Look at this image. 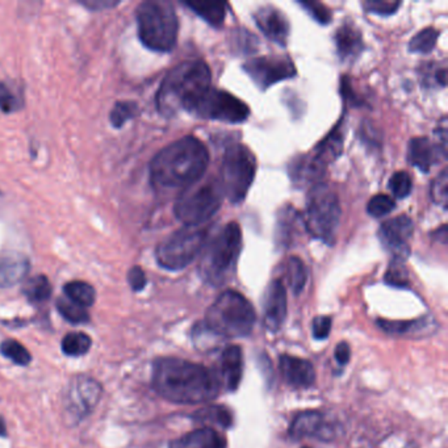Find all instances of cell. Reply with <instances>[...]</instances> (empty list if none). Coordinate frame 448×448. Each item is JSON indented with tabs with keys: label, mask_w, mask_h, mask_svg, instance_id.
Segmentation results:
<instances>
[{
	"label": "cell",
	"mask_w": 448,
	"mask_h": 448,
	"mask_svg": "<svg viewBox=\"0 0 448 448\" xmlns=\"http://www.w3.org/2000/svg\"><path fill=\"white\" fill-rule=\"evenodd\" d=\"M153 387L170 403L199 405L219 397L221 381L205 366L184 359L161 358L153 366Z\"/></svg>",
	"instance_id": "obj_1"
},
{
	"label": "cell",
	"mask_w": 448,
	"mask_h": 448,
	"mask_svg": "<svg viewBox=\"0 0 448 448\" xmlns=\"http://www.w3.org/2000/svg\"><path fill=\"white\" fill-rule=\"evenodd\" d=\"M210 153L196 137L187 135L161 150L150 164V178L155 187L179 190L203 178Z\"/></svg>",
	"instance_id": "obj_2"
},
{
	"label": "cell",
	"mask_w": 448,
	"mask_h": 448,
	"mask_svg": "<svg viewBox=\"0 0 448 448\" xmlns=\"http://www.w3.org/2000/svg\"><path fill=\"white\" fill-rule=\"evenodd\" d=\"M212 73L204 60H187L166 75L158 93V111L171 117L181 111L192 113L203 95L210 89Z\"/></svg>",
	"instance_id": "obj_3"
},
{
	"label": "cell",
	"mask_w": 448,
	"mask_h": 448,
	"mask_svg": "<svg viewBox=\"0 0 448 448\" xmlns=\"http://www.w3.org/2000/svg\"><path fill=\"white\" fill-rule=\"evenodd\" d=\"M254 306L236 291H225L205 313L204 326L217 338H242L254 329Z\"/></svg>",
	"instance_id": "obj_4"
},
{
	"label": "cell",
	"mask_w": 448,
	"mask_h": 448,
	"mask_svg": "<svg viewBox=\"0 0 448 448\" xmlns=\"http://www.w3.org/2000/svg\"><path fill=\"white\" fill-rule=\"evenodd\" d=\"M138 37L153 52L168 53L178 41L179 21L175 8L167 0H148L137 8Z\"/></svg>",
	"instance_id": "obj_5"
},
{
	"label": "cell",
	"mask_w": 448,
	"mask_h": 448,
	"mask_svg": "<svg viewBox=\"0 0 448 448\" xmlns=\"http://www.w3.org/2000/svg\"><path fill=\"white\" fill-rule=\"evenodd\" d=\"M242 249V232L237 223H230L207 242L199 265L201 279L212 287H221L230 280Z\"/></svg>",
	"instance_id": "obj_6"
},
{
	"label": "cell",
	"mask_w": 448,
	"mask_h": 448,
	"mask_svg": "<svg viewBox=\"0 0 448 448\" xmlns=\"http://www.w3.org/2000/svg\"><path fill=\"white\" fill-rule=\"evenodd\" d=\"M342 210L339 199L329 186L317 183L308 196L304 225L306 230L328 245L337 238Z\"/></svg>",
	"instance_id": "obj_7"
},
{
	"label": "cell",
	"mask_w": 448,
	"mask_h": 448,
	"mask_svg": "<svg viewBox=\"0 0 448 448\" xmlns=\"http://www.w3.org/2000/svg\"><path fill=\"white\" fill-rule=\"evenodd\" d=\"M223 197L224 194L217 180L200 179L183 190L174 205V213L186 226H201L220 210Z\"/></svg>",
	"instance_id": "obj_8"
},
{
	"label": "cell",
	"mask_w": 448,
	"mask_h": 448,
	"mask_svg": "<svg viewBox=\"0 0 448 448\" xmlns=\"http://www.w3.org/2000/svg\"><path fill=\"white\" fill-rule=\"evenodd\" d=\"M208 234V229L203 226H184L177 230L158 245L155 250L158 265L168 271L186 269L203 253Z\"/></svg>",
	"instance_id": "obj_9"
},
{
	"label": "cell",
	"mask_w": 448,
	"mask_h": 448,
	"mask_svg": "<svg viewBox=\"0 0 448 448\" xmlns=\"http://www.w3.org/2000/svg\"><path fill=\"white\" fill-rule=\"evenodd\" d=\"M256 172L253 151L242 144L227 148L221 166V190L230 203L239 204L249 192Z\"/></svg>",
	"instance_id": "obj_10"
},
{
	"label": "cell",
	"mask_w": 448,
	"mask_h": 448,
	"mask_svg": "<svg viewBox=\"0 0 448 448\" xmlns=\"http://www.w3.org/2000/svg\"><path fill=\"white\" fill-rule=\"evenodd\" d=\"M191 115L200 119L238 124L247 120L250 109L246 103L230 92L210 87L196 104Z\"/></svg>",
	"instance_id": "obj_11"
},
{
	"label": "cell",
	"mask_w": 448,
	"mask_h": 448,
	"mask_svg": "<svg viewBox=\"0 0 448 448\" xmlns=\"http://www.w3.org/2000/svg\"><path fill=\"white\" fill-rule=\"evenodd\" d=\"M103 388L99 381L86 374L71 380L65 394V413L73 423L89 417L100 401Z\"/></svg>",
	"instance_id": "obj_12"
},
{
	"label": "cell",
	"mask_w": 448,
	"mask_h": 448,
	"mask_svg": "<svg viewBox=\"0 0 448 448\" xmlns=\"http://www.w3.org/2000/svg\"><path fill=\"white\" fill-rule=\"evenodd\" d=\"M243 70L262 90H266L272 85L296 75V67L293 62L283 56L256 57L247 60L243 65Z\"/></svg>",
	"instance_id": "obj_13"
},
{
	"label": "cell",
	"mask_w": 448,
	"mask_h": 448,
	"mask_svg": "<svg viewBox=\"0 0 448 448\" xmlns=\"http://www.w3.org/2000/svg\"><path fill=\"white\" fill-rule=\"evenodd\" d=\"M414 225L409 216L401 214L385 221L379 229V238L383 246L394 255V259L405 260L409 253V240L413 236Z\"/></svg>",
	"instance_id": "obj_14"
},
{
	"label": "cell",
	"mask_w": 448,
	"mask_h": 448,
	"mask_svg": "<svg viewBox=\"0 0 448 448\" xmlns=\"http://www.w3.org/2000/svg\"><path fill=\"white\" fill-rule=\"evenodd\" d=\"M265 328L276 333L282 329L287 317V289L282 280H273L269 284L263 304Z\"/></svg>",
	"instance_id": "obj_15"
},
{
	"label": "cell",
	"mask_w": 448,
	"mask_h": 448,
	"mask_svg": "<svg viewBox=\"0 0 448 448\" xmlns=\"http://www.w3.org/2000/svg\"><path fill=\"white\" fill-rule=\"evenodd\" d=\"M254 17L258 28L269 40L278 45H287L289 37V21L280 10L266 5L259 8Z\"/></svg>",
	"instance_id": "obj_16"
},
{
	"label": "cell",
	"mask_w": 448,
	"mask_h": 448,
	"mask_svg": "<svg viewBox=\"0 0 448 448\" xmlns=\"http://www.w3.org/2000/svg\"><path fill=\"white\" fill-rule=\"evenodd\" d=\"M288 433L295 440L304 438H333V432L324 416L314 410H306L298 414L292 421Z\"/></svg>",
	"instance_id": "obj_17"
},
{
	"label": "cell",
	"mask_w": 448,
	"mask_h": 448,
	"mask_svg": "<svg viewBox=\"0 0 448 448\" xmlns=\"http://www.w3.org/2000/svg\"><path fill=\"white\" fill-rule=\"evenodd\" d=\"M279 370L287 384L295 388H311L315 383V371L309 360L291 355L279 358Z\"/></svg>",
	"instance_id": "obj_18"
},
{
	"label": "cell",
	"mask_w": 448,
	"mask_h": 448,
	"mask_svg": "<svg viewBox=\"0 0 448 448\" xmlns=\"http://www.w3.org/2000/svg\"><path fill=\"white\" fill-rule=\"evenodd\" d=\"M243 374V355L239 346L226 347L221 355V374L220 381L227 392L238 389Z\"/></svg>",
	"instance_id": "obj_19"
},
{
	"label": "cell",
	"mask_w": 448,
	"mask_h": 448,
	"mask_svg": "<svg viewBox=\"0 0 448 448\" xmlns=\"http://www.w3.org/2000/svg\"><path fill=\"white\" fill-rule=\"evenodd\" d=\"M30 272V260L25 255L7 253L0 255V288H10L23 282Z\"/></svg>",
	"instance_id": "obj_20"
},
{
	"label": "cell",
	"mask_w": 448,
	"mask_h": 448,
	"mask_svg": "<svg viewBox=\"0 0 448 448\" xmlns=\"http://www.w3.org/2000/svg\"><path fill=\"white\" fill-rule=\"evenodd\" d=\"M335 45L342 60H355L364 49L360 30L351 23H344L335 33Z\"/></svg>",
	"instance_id": "obj_21"
},
{
	"label": "cell",
	"mask_w": 448,
	"mask_h": 448,
	"mask_svg": "<svg viewBox=\"0 0 448 448\" xmlns=\"http://www.w3.org/2000/svg\"><path fill=\"white\" fill-rule=\"evenodd\" d=\"M436 158H442L433 142L426 137L412 138L407 148V159L422 172H429Z\"/></svg>",
	"instance_id": "obj_22"
},
{
	"label": "cell",
	"mask_w": 448,
	"mask_h": 448,
	"mask_svg": "<svg viewBox=\"0 0 448 448\" xmlns=\"http://www.w3.org/2000/svg\"><path fill=\"white\" fill-rule=\"evenodd\" d=\"M170 448H226V440L213 427H203L172 440Z\"/></svg>",
	"instance_id": "obj_23"
},
{
	"label": "cell",
	"mask_w": 448,
	"mask_h": 448,
	"mask_svg": "<svg viewBox=\"0 0 448 448\" xmlns=\"http://www.w3.org/2000/svg\"><path fill=\"white\" fill-rule=\"evenodd\" d=\"M344 148V135L341 133L339 125L330 133L314 151L312 155V161L314 165L320 167L322 171H326V167L333 161H335Z\"/></svg>",
	"instance_id": "obj_24"
},
{
	"label": "cell",
	"mask_w": 448,
	"mask_h": 448,
	"mask_svg": "<svg viewBox=\"0 0 448 448\" xmlns=\"http://www.w3.org/2000/svg\"><path fill=\"white\" fill-rule=\"evenodd\" d=\"M302 221V217L299 212L287 207L279 212L278 223H276V243L280 247H289L295 237L299 234V225Z\"/></svg>",
	"instance_id": "obj_25"
},
{
	"label": "cell",
	"mask_w": 448,
	"mask_h": 448,
	"mask_svg": "<svg viewBox=\"0 0 448 448\" xmlns=\"http://www.w3.org/2000/svg\"><path fill=\"white\" fill-rule=\"evenodd\" d=\"M196 15L204 19L208 24L214 28H220L224 24L226 16V3L225 1H186Z\"/></svg>",
	"instance_id": "obj_26"
},
{
	"label": "cell",
	"mask_w": 448,
	"mask_h": 448,
	"mask_svg": "<svg viewBox=\"0 0 448 448\" xmlns=\"http://www.w3.org/2000/svg\"><path fill=\"white\" fill-rule=\"evenodd\" d=\"M194 421L203 425H216L224 429H229L233 425V416L230 410L225 406H205L196 412L194 414Z\"/></svg>",
	"instance_id": "obj_27"
},
{
	"label": "cell",
	"mask_w": 448,
	"mask_h": 448,
	"mask_svg": "<svg viewBox=\"0 0 448 448\" xmlns=\"http://www.w3.org/2000/svg\"><path fill=\"white\" fill-rule=\"evenodd\" d=\"M63 291L67 299L74 301L75 304L83 308H89L91 305H93L96 299V292L93 287L82 280L69 282L63 287Z\"/></svg>",
	"instance_id": "obj_28"
},
{
	"label": "cell",
	"mask_w": 448,
	"mask_h": 448,
	"mask_svg": "<svg viewBox=\"0 0 448 448\" xmlns=\"http://www.w3.org/2000/svg\"><path fill=\"white\" fill-rule=\"evenodd\" d=\"M52 284L44 275H37L27 280L23 287V293L30 302H44L52 296Z\"/></svg>",
	"instance_id": "obj_29"
},
{
	"label": "cell",
	"mask_w": 448,
	"mask_h": 448,
	"mask_svg": "<svg viewBox=\"0 0 448 448\" xmlns=\"http://www.w3.org/2000/svg\"><path fill=\"white\" fill-rule=\"evenodd\" d=\"M92 339L85 333H69L62 339V351L67 357H82L90 351Z\"/></svg>",
	"instance_id": "obj_30"
},
{
	"label": "cell",
	"mask_w": 448,
	"mask_h": 448,
	"mask_svg": "<svg viewBox=\"0 0 448 448\" xmlns=\"http://www.w3.org/2000/svg\"><path fill=\"white\" fill-rule=\"evenodd\" d=\"M288 283L295 295H300L308 282V269L298 256H291L288 260Z\"/></svg>",
	"instance_id": "obj_31"
},
{
	"label": "cell",
	"mask_w": 448,
	"mask_h": 448,
	"mask_svg": "<svg viewBox=\"0 0 448 448\" xmlns=\"http://www.w3.org/2000/svg\"><path fill=\"white\" fill-rule=\"evenodd\" d=\"M57 309L60 315L70 324H86L90 320V314L86 311V308L75 304L74 301L67 298H60L57 300Z\"/></svg>",
	"instance_id": "obj_32"
},
{
	"label": "cell",
	"mask_w": 448,
	"mask_h": 448,
	"mask_svg": "<svg viewBox=\"0 0 448 448\" xmlns=\"http://www.w3.org/2000/svg\"><path fill=\"white\" fill-rule=\"evenodd\" d=\"M438 37H439V30L435 28L422 30L418 34H416L410 40L409 50L417 54H429L436 45Z\"/></svg>",
	"instance_id": "obj_33"
},
{
	"label": "cell",
	"mask_w": 448,
	"mask_h": 448,
	"mask_svg": "<svg viewBox=\"0 0 448 448\" xmlns=\"http://www.w3.org/2000/svg\"><path fill=\"white\" fill-rule=\"evenodd\" d=\"M0 352L19 366H28L32 360L30 351L15 339H7L0 344Z\"/></svg>",
	"instance_id": "obj_34"
},
{
	"label": "cell",
	"mask_w": 448,
	"mask_h": 448,
	"mask_svg": "<svg viewBox=\"0 0 448 448\" xmlns=\"http://www.w3.org/2000/svg\"><path fill=\"white\" fill-rule=\"evenodd\" d=\"M379 326L389 334H409L423 330V320H413V321H387L379 320Z\"/></svg>",
	"instance_id": "obj_35"
},
{
	"label": "cell",
	"mask_w": 448,
	"mask_h": 448,
	"mask_svg": "<svg viewBox=\"0 0 448 448\" xmlns=\"http://www.w3.org/2000/svg\"><path fill=\"white\" fill-rule=\"evenodd\" d=\"M138 115V105L135 102H117L111 111V122L115 128H121L126 121L135 119Z\"/></svg>",
	"instance_id": "obj_36"
},
{
	"label": "cell",
	"mask_w": 448,
	"mask_h": 448,
	"mask_svg": "<svg viewBox=\"0 0 448 448\" xmlns=\"http://www.w3.org/2000/svg\"><path fill=\"white\" fill-rule=\"evenodd\" d=\"M432 199L434 203L442 207L443 210L448 208V171L447 168H443L442 172L434 179L432 183Z\"/></svg>",
	"instance_id": "obj_37"
},
{
	"label": "cell",
	"mask_w": 448,
	"mask_h": 448,
	"mask_svg": "<svg viewBox=\"0 0 448 448\" xmlns=\"http://www.w3.org/2000/svg\"><path fill=\"white\" fill-rule=\"evenodd\" d=\"M388 186L390 192L394 197L405 199L412 192L413 181H412L410 175L406 174L405 171H397L390 177Z\"/></svg>",
	"instance_id": "obj_38"
},
{
	"label": "cell",
	"mask_w": 448,
	"mask_h": 448,
	"mask_svg": "<svg viewBox=\"0 0 448 448\" xmlns=\"http://www.w3.org/2000/svg\"><path fill=\"white\" fill-rule=\"evenodd\" d=\"M394 207L396 203L392 197H389L388 194H376L368 201L367 212L371 217L381 219L394 210Z\"/></svg>",
	"instance_id": "obj_39"
},
{
	"label": "cell",
	"mask_w": 448,
	"mask_h": 448,
	"mask_svg": "<svg viewBox=\"0 0 448 448\" xmlns=\"http://www.w3.org/2000/svg\"><path fill=\"white\" fill-rule=\"evenodd\" d=\"M384 279H385V283L392 287L406 288L409 285V278H407V271L405 269L403 260L393 259L392 263L389 265V269Z\"/></svg>",
	"instance_id": "obj_40"
},
{
	"label": "cell",
	"mask_w": 448,
	"mask_h": 448,
	"mask_svg": "<svg viewBox=\"0 0 448 448\" xmlns=\"http://www.w3.org/2000/svg\"><path fill=\"white\" fill-rule=\"evenodd\" d=\"M401 1H389V0H367L363 3V8L374 15L390 16L397 12Z\"/></svg>",
	"instance_id": "obj_41"
},
{
	"label": "cell",
	"mask_w": 448,
	"mask_h": 448,
	"mask_svg": "<svg viewBox=\"0 0 448 448\" xmlns=\"http://www.w3.org/2000/svg\"><path fill=\"white\" fill-rule=\"evenodd\" d=\"M300 5L309 14V15L313 17L314 20L320 24H329L330 20H331V12H330L329 8L320 3V1H313V0H308V1H300Z\"/></svg>",
	"instance_id": "obj_42"
},
{
	"label": "cell",
	"mask_w": 448,
	"mask_h": 448,
	"mask_svg": "<svg viewBox=\"0 0 448 448\" xmlns=\"http://www.w3.org/2000/svg\"><path fill=\"white\" fill-rule=\"evenodd\" d=\"M434 135H435V144H434L435 148L440 154L442 159H446L447 158L448 139L447 117H442V120L438 122Z\"/></svg>",
	"instance_id": "obj_43"
},
{
	"label": "cell",
	"mask_w": 448,
	"mask_h": 448,
	"mask_svg": "<svg viewBox=\"0 0 448 448\" xmlns=\"http://www.w3.org/2000/svg\"><path fill=\"white\" fill-rule=\"evenodd\" d=\"M20 107V102L12 90L3 82H0V109L4 113H11Z\"/></svg>",
	"instance_id": "obj_44"
},
{
	"label": "cell",
	"mask_w": 448,
	"mask_h": 448,
	"mask_svg": "<svg viewBox=\"0 0 448 448\" xmlns=\"http://www.w3.org/2000/svg\"><path fill=\"white\" fill-rule=\"evenodd\" d=\"M331 324H333V321L328 315L315 317L312 322V333H313L314 338L318 341L326 339L329 337Z\"/></svg>",
	"instance_id": "obj_45"
},
{
	"label": "cell",
	"mask_w": 448,
	"mask_h": 448,
	"mask_svg": "<svg viewBox=\"0 0 448 448\" xmlns=\"http://www.w3.org/2000/svg\"><path fill=\"white\" fill-rule=\"evenodd\" d=\"M128 282H129L131 288L135 292H139V291H142L146 287L148 279H146V275H145L144 269L138 267V266H135V267L131 269V271L128 272Z\"/></svg>",
	"instance_id": "obj_46"
},
{
	"label": "cell",
	"mask_w": 448,
	"mask_h": 448,
	"mask_svg": "<svg viewBox=\"0 0 448 448\" xmlns=\"http://www.w3.org/2000/svg\"><path fill=\"white\" fill-rule=\"evenodd\" d=\"M82 4L92 11H102L105 8H113L119 4V1L115 0H86L82 1Z\"/></svg>",
	"instance_id": "obj_47"
},
{
	"label": "cell",
	"mask_w": 448,
	"mask_h": 448,
	"mask_svg": "<svg viewBox=\"0 0 448 448\" xmlns=\"http://www.w3.org/2000/svg\"><path fill=\"white\" fill-rule=\"evenodd\" d=\"M351 358V348L348 344L346 342H341L335 348V360L338 361V364L341 366H346L348 363V360Z\"/></svg>",
	"instance_id": "obj_48"
},
{
	"label": "cell",
	"mask_w": 448,
	"mask_h": 448,
	"mask_svg": "<svg viewBox=\"0 0 448 448\" xmlns=\"http://www.w3.org/2000/svg\"><path fill=\"white\" fill-rule=\"evenodd\" d=\"M7 435V427H5V422L4 419L0 417V436H5Z\"/></svg>",
	"instance_id": "obj_49"
}]
</instances>
